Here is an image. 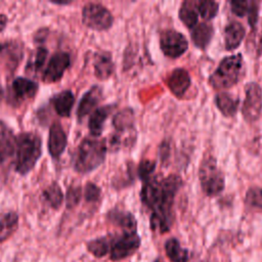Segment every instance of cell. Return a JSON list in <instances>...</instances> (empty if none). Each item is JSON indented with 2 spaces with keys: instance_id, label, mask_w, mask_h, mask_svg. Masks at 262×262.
<instances>
[{
  "instance_id": "cell-35",
  "label": "cell",
  "mask_w": 262,
  "mask_h": 262,
  "mask_svg": "<svg viewBox=\"0 0 262 262\" xmlns=\"http://www.w3.org/2000/svg\"><path fill=\"white\" fill-rule=\"evenodd\" d=\"M100 194H101L100 188L96 184L92 182L86 183L84 188V196L87 202H90V203L97 202L100 198Z\"/></svg>"
},
{
  "instance_id": "cell-21",
  "label": "cell",
  "mask_w": 262,
  "mask_h": 262,
  "mask_svg": "<svg viewBox=\"0 0 262 262\" xmlns=\"http://www.w3.org/2000/svg\"><path fill=\"white\" fill-rule=\"evenodd\" d=\"M246 35L244 26L238 21H232L224 30V46L227 50H233L239 46Z\"/></svg>"
},
{
  "instance_id": "cell-25",
  "label": "cell",
  "mask_w": 262,
  "mask_h": 262,
  "mask_svg": "<svg viewBox=\"0 0 262 262\" xmlns=\"http://www.w3.org/2000/svg\"><path fill=\"white\" fill-rule=\"evenodd\" d=\"M196 1H184L179 9L180 20L189 29H193L199 20Z\"/></svg>"
},
{
  "instance_id": "cell-30",
  "label": "cell",
  "mask_w": 262,
  "mask_h": 262,
  "mask_svg": "<svg viewBox=\"0 0 262 262\" xmlns=\"http://www.w3.org/2000/svg\"><path fill=\"white\" fill-rule=\"evenodd\" d=\"M87 249L93 256L97 258L103 257L110 252L111 238L107 236H102L92 239L87 244Z\"/></svg>"
},
{
  "instance_id": "cell-11",
  "label": "cell",
  "mask_w": 262,
  "mask_h": 262,
  "mask_svg": "<svg viewBox=\"0 0 262 262\" xmlns=\"http://www.w3.org/2000/svg\"><path fill=\"white\" fill-rule=\"evenodd\" d=\"M71 64L70 54L66 51L55 52L49 59L48 64L44 71L42 80L44 83H55L58 82L66 70Z\"/></svg>"
},
{
  "instance_id": "cell-32",
  "label": "cell",
  "mask_w": 262,
  "mask_h": 262,
  "mask_svg": "<svg viewBox=\"0 0 262 262\" xmlns=\"http://www.w3.org/2000/svg\"><path fill=\"white\" fill-rule=\"evenodd\" d=\"M247 205L262 209V187H252L246 193Z\"/></svg>"
},
{
  "instance_id": "cell-4",
  "label": "cell",
  "mask_w": 262,
  "mask_h": 262,
  "mask_svg": "<svg viewBox=\"0 0 262 262\" xmlns=\"http://www.w3.org/2000/svg\"><path fill=\"white\" fill-rule=\"evenodd\" d=\"M244 73V58L241 53L224 57L209 78V84L217 90L234 86Z\"/></svg>"
},
{
  "instance_id": "cell-9",
  "label": "cell",
  "mask_w": 262,
  "mask_h": 262,
  "mask_svg": "<svg viewBox=\"0 0 262 262\" xmlns=\"http://www.w3.org/2000/svg\"><path fill=\"white\" fill-rule=\"evenodd\" d=\"M140 246V237L136 231H124L116 238H111V259L122 260L132 255Z\"/></svg>"
},
{
  "instance_id": "cell-24",
  "label": "cell",
  "mask_w": 262,
  "mask_h": 262,
  "mask_svg": "<svg viewBox=\"0 0 262 262\" xmlns=\"http://www.w3.org/2000/svg\"><path fill=\"white\" fill-rule=\"evenodd\" d=\"M214 34V30L213 27L211 25L202 23L200 25H196L191 32V39L193 44L201 48V49H205L208 44L210 43L212 37Z\"/></svg>"
},
{
  "instance_id": "cell-29",
  "label": "cell",
  "mask_w": 262,
  "mask_h": 262,
  "mask_svg": "<svg viewBox=\"0 0 262 262\" xmlns=\"http://www.w3.org/2000/svg\"><path fill=\"white\" fill-rule=\"evenodd\" d=\"M48 56V50L45 47H39L34 52L33 56L30 58L27 64V72L32 73V75H37L40 72L45 63V60Z\"/></svg>"
},
{
  "instance_id": "cell-31",
  "label": "cell",
  "mask_w": 262,
  "mask_h": 262,
  "mask_svg": "<svg viewBox=\"0 0 262 262\" xmlns=\"http://www.w3.org/2000/svg\"><path fill=\"white\" fill-rule=\"evenodd\" d=\"M219 5L217 2L212 0H203L196 1V9L198 13L206 20L213 19L218 13Z\"/></svg>"
},
{
  "instance_id": "cell-7",
  "label": "cell",
  "mask_w": 262,
  "mask_h": 262,
  "mask_svg": "<svg viewBox=\"0 0 262 262\" xmlns=\"http://www.w3.org/2000/svg\"><path fill=\"white\" fill-rule=\"evenodd\" d=\"M245 93L242 114L248 123H254L262 112V89L258 83L251 82L246 85Z\"/></svg>"
},
{
  "instance_id": "cell-22",
  "label": "cell",
  "mask_w": 262,
  "mask_h": 262,
  "mask_svg": "<svg viewBox=\"0 0 262 262\" xmlns=\"http://www.w3.org/2000/svg\"><path fill=\"white\" fill-rule=\"evenodd\" d=\"M106 217L110 222L120 226L124 231H136V220L129 212L114 209L107 213Z\"/></svg>"
},
{
  "instance_id": "cell-16",
  "label": "cell",
  "mask_w": 262,
  "mask_h": 262,
  "mask_svg": "<svg viewBox=\"0 0 262 262\" xmlns=\"http://www.w3.org/2000/svg\"><path fill=\"white\" fill-rule=\"evenodd\" d=\"M15 138L12 130L4 122L0 121V165L14 154Z\"/></svg>"
},
{
  "instance_id": "cell-38",
  "label": "cell",
  "mask_w": 262,
  "mask_h": 262,
  "mask_svg": "<svg viewBox=\"0 0 262 262\" xmlns=\"http://www.w3.org/2000/svg\"><path fill=\"white\" fill-rule=\"evenodd\" d=\"M154 262H163V261H162V260H160V259H157V260H155Z\"/></svg>"
},
{
  "instance_id": "cell-6",
  "label": "cell",
  "mask_w": 262,
  "mask_h": 262,
  "mask_svg": "<svg viewBox=\"0 0 262 262\" xmlns=\"http://www.w3.org/2000/svg\"><path fill=\"white\" fill-rule=\"evenodd\" d=\"M83 24L94 31H106L114 23L111 11L100 3L89 2L82 9Z\"/></svg>"
},
{
  "instance_id": "cell-19",
  "label": "cell",
  "mask_w": 262,
  "mask_h": 262,
  "mask_svg": "<svg viewBox=\"0 0 262 262\" xmlns=\"http://www.w3.org/2000/svg\"><path fill=\"white\" fill-rule=\"evenodd\" d=\"M55 113L60 117H70L71 111L75 103V95L71 90H62L50 99Z\"/></svg>"
},
{
  "instance_id": "cell-23",
  "label": "cell",
  "mask_w": 262,
  "mask_h": 262,
  "mask_svg": "<svg viewBox=\"0 0 262 262\" xmlns=\"http://www.w3.org/2000/svg\"><path fill=\"white\" fill-rule=\"evenodd\" d=\"M215 102L218 110L225 117H232L236 114L239 100L228 92H221L216 95Z\"/></svg>"
},
{
  "instance_id": "cell-3",
  "label": "cell",
  "mask_w": 262,
  "mask_h": 262,
  "mask_svg": "<svg viewBox=\"0 0 262 262\" xmlns=\"http://www.w3.org/2000/svg\"><path fill=\"white\" fill-rule=\"evenodd\" d=\"M42 154V141L34 132H21L15 138L14 169L20 175H27L37 164Z\"/></svg>"
},
{
  "instance_id": "cell-33",
  "label": "cell",
  "mask_w": 262,
  "mask_h": 262,
  "mask_svg": "<svg viewBox=\"0 0 262 262\" xmlns=\"http://www.w3.org/2000/svg\"><path fill=\"white\" fill-rule=\"evenodd\" d=\"M156 169V162L151 161V160H143L140 162L138 169H137V173L138 176L143 180H147L150 178L151 174L154 173Z\"/></svg>"
},
{
  "instance_id": "cell-5",
  "label": "cell",
  "mask_w": 262,
  "mask_h": 262,
  "mask_svg": "<svg viewBox=\"0 0 262 262\" xmlns=\"http://www.w3.org/2000/svg\"><path fill=\"white\" fill-rule=\"evenodd\" d=\"M199 178L203 191L209 196L217 195L224 188V175L212 156L206 157L202 161L199 170Z\"/></svg>"
},
{
  "instance_id": "cell-2",
  "label": "cell",
  "mask_w": 262,
  "mask_h": 262,
  "mask_svg": "<svg viewBox=\"0 0 262 262\" xmlns=\"http://www.w3.org/2000/svg\"><path fill=\"white\" fill-rule=\"evenodd\" d=\"M106 151L105 140L85 138L80 142L73 155V167L78 173H90L103 163Z\"/></svg>"
},
{
  "instance_id": "cell-18",
  "label": "cell",
  "mask_w": 262,
  "mask_h": 262,
  "mask_svg": "<svg viewBox=\"0 0 262 262\" xmlns=\"http://www.w3.org/2000/svg\"><path fill=\"white\" fill-rule=\"evenodd\" d=\"M115 108L114 104H107L95 108L88 121V129L92 136L97 137L101 134L104 126L105 120L108 118L113 110Z\"/></svg>"
},
{
  "instance_id": "cell-15",
  "label": "cell",
  "mask_w": 262,
  "mask_h": 262,
  "mask_svg": "<svg viewBox=\"0 0 262 262\" xmlns=\"http://www.w3.org/2000/svg\"><path fill=\"white\" fill-rule=\"evenodd\" d=\"M190 84L191 81L189 74L186 70L182 68L173 70L167 79V86L169 87L171 92L179 98L184 95Z\"/></svg>"
},
{
  "instance_id": "cell-20",
  "label": "cell",
  "mask_w": 262,
  "mask_h": 262,
  "mask_svg": "<svg viewBox=\"0 0 262 262\" xmlns=\"http://www.w3.org/2000/svg\"><path fill=\"white\" fill-rule=\"evenodd\" d=\"M258 5H259L258 2L256 1H231L230 2V7L232 12L239 17H243L247 14L249 17L248 21L252 28H254L258 19V12H259Z\"/></svg>"
},
{
  "instance_id": "cell-8",
  "label": "cell",
  "mask_w": 262,
  "mask_h": 262,
  "mask_svg": "<svg viewBox=\"0 0 262 262\" xmlns=\"http://www.w3.org/2000/svg\"><path fill=\"white\" fill-rule=\"evenodd\" d=\"M24 57V45L16 40L0 43V71L13 73Z\"/></svg>"
},
{
  "instance_id": "cell-28",
  "label": "cell",
  "mask_w": 262,
  "mask_h": 262,
  "mask_svg": "<svg viewBox=\"0 0 262 262\" xmlns=\"http://www.w3.org/2000/svg\"><path fill=\"white\" fill-rule=\"evenodd\" d=\"M43 198L52 209H59L63 202V193L59 184L54 181L49 186H47L43 190Z\"/></svg>"
},
{
  "instance_id": "cell-1",
  "label": "cell",
  "mask_w": 262,
  "mask_h": 262,
  "mask_svg": "<svg viewBox=\"0 0 262 262\" xmlns=\"http://www.w3.org/2000/svg\"><path fill=\"white\" fill-rule=\"evenodd\" d=\"M179 175L171 174L166 178L155 176L144 181L140 196L142 203L151 210L150 228L165 232L172 223V208L176 193L182 186Z\"/></svg>"
},
{
  "instance_id": "cell-26",
  "label": "cell",
  "mask_w": 262,
  "mask_h": 262,
  "mask_svg": "<svg viewBox=\"0 0 262 262\" xmlns=\"http://www.w3.org/2000/svg\"><path fill=\"white\" fill-rule=\"evenodd\" d=\"M18 216L15 212H8L0 218V243L6 241L17 229Z\"/></svg>"
},
{
  "instance_id": "cell-17",
  "label": "cell",
  "mask_w": 262,
  "mask_h": 262,
  "mask_svg": "<svg viewBox=\"0 0 262 262\" xmlns=\"http://www.w3.org/2000/svg\"><path fill=\"white\" fill-rule=\"evenodd\" d=\"M94 75L99 80L108 79L115 71V64L112 59V55L106 51L96 52L93 60Z\"/></svg>"
},
{
  "instance_id": "cell-27",
  "label": "cell",
  "mask_w": 262,
  "mask_h": 262,
  "mask_svg": "<svg viewBox=\"0 0 262 262\" xmlns=\"http://www.w3.org/2000/svg\"><path fill=\"white\" fill-rule=\"evenodd\" d=\"M165 251L168 258L172 262H187L188 253L185 249H183L178 239L172 237L169 238L165 244Z\"/></svg>"
},
{
  "instance_id": "cell-37",
  "label": "cell",
  "mask_w": 262,
  "mask_h": 262,
  "mask_svg": "<svg viewBox=\"0 0 262 262\" xmlns=\"http://www.w3.org/2000/svg\"><path fill=\"white\" fill-rule=\"evenodd\" d=\"M50 3L55 4V5H69V4L72 3V1H62V2H60V1H50Z\"/></svg>"
},
{
  "instance_id": "cell-10",
  "label": "cell",
  "mask_w": 262,
  "mask_h": 262,
  "mask_svg": "<svg viewBox=\"0 0 262 262\" xmlns=\"http://www.w3.org/2000/svg\"><path fill=\"white\" fill-rule=\"evenodd\" d=\"M160 47L166 56L177 58L187 50L188 42L181 33L165 30L160 35Z\"/></svg>"
},
{
  "instance_id": "cell-13",
  "label": "cell",
  "mask_w": 262,
  "mask_h": 262,
  "mask_svg": "<svg viewBox=\"0 0 262 262\" xmlns=\"http://www.w3.org/2000/svg\"><path fill=\"white\" fill-rule=\"evenodd\" d=\"M68 144L67 135L62 126L58 122H54L49 129L48 135V151L53 159H58L64 151Z\"/></svg>"
},
{
  "instance_id": "cell-12",
  "label": "cell",
  "mask_w": 262,
  "mask_h": 262,
  "mask_svg": "<svg viewBox=\"0 0 262 262\" xmlns=\"http://www.w3.org/2000/svg\"><path fill=\"white\" fill-rule=\"evenodd\" d=\"M39 86L33 80L24 77H16L11 84L12 97L16 102H24L33 99L37 94Z\"/></svg>"
},
{
  "instance_id": "cell-34",
  "label": "cell",
  "mask_w": 262,
  "mask_h": 262,
  "mask_svg": "<svg viewBox=\"0 0 262 262\" xmlns=\"http://www.w3.org/2000/svg\"><path fill=\"white\" fill-rule=\"evenodd\" d=\"M82 196V190L79 186H72L68 189L66 194V205L69 209L75 207L79 204Z\"/></svg>"
},
{
  "instance_id": "cell-14",
  "label": "cell",
  "mask_w": 262,
  "mask_h": 262,
  "mask_svg": "<svg viewBox=\"0 0 262 262\" xmlns=\"http://www.w3.org/2000/svg\"><path fill=\"white\" fill-rule=\"evenodd\" d=\"M102 98V90L99 86H92L81 98L78 108H77V118L81 122L86 116H88L95 106L100 102Z\"/></svg>"
},
{
  "instance_id": "cell-36",
  "label": "cell",
  "mask_w": 262,
  "mask_h": 262,
  "mask_svg": "<svg viewBox=\"0 0 262 262\" xmlns=\"http://www.w3.org/2000/svg\"><path fill=\"white\" fill-rule=\"evenodd\" d=\"M7 23H8L7 16L3 13H0V33L5 30V28L7 26Z\"/></svg>"
}]
</instances>
